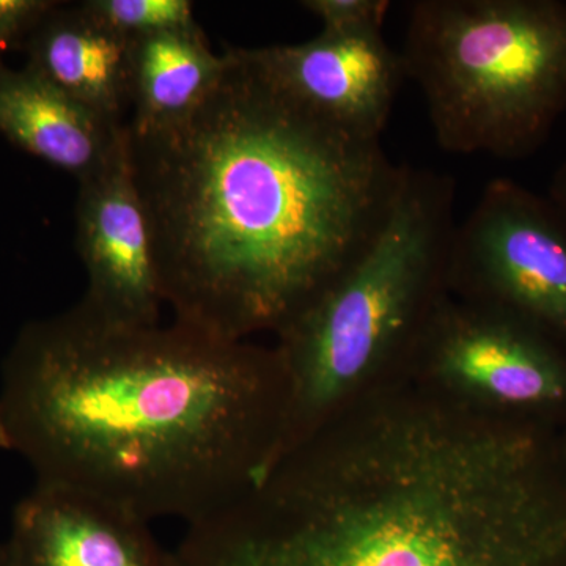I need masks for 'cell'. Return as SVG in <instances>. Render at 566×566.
Listing matches in <instances>:
<instances>
[{"mask_svg":"<svg viewBox=\"0 0 566 566\" xmlns=\"http://www.w3.org/2000/svg\"><path fill=\"white\" fill-rule=\"evenodd\" d=\"M408 370L453 400L520 417L566 405V349L490 305L447 294Z\"/></svg>","mask_w":566,"mask_h":566,"instance_id":"cell-7","label":"cell"},{"mask_svg":"<svg viewBox=\"0 0 566 566\" xmlns=\"http://www.w3.org/2000/svg\"><path fill=\"white\" fill-rule=\"evenodd\" d=\"M400 54L442 150L524 159L566 112L562 0H417Z\"/></svg>","mask_w":566,"mask_h":566,"instance_id":"cell-5","label":"cell"},{"mask_svg":"<svg viewBox=\"0 0 566 566\" xmlns=\"http://www.w3.org/2000/svg\"><path fill=\"white\" fill-rule=\"evenodd\" d=\"M271 84L304 109L356 136L381 139L406 80L382 31L326 32L296 44L244 48Z\"/></svg>","mask_w":566,"mask_h":566,"instance_id":"cell-9","label":"cell"},{"mask_svg":"<svg viewBox=\"0 0 566 566\" xmlns=\"http://www.w3.org/2000/svg\"><path fill=\"white\" fill-rule=\"evenodd\" d=\"M172 556L174 566H566V465L520 417L431 385L368 390L232 504L188 524Z\"/></svg>","mask_w":566,"mask_h":566,"instance_id":"cell-1","label":"cell"},{"mask_svg":"<svg viewBox=\"0 0 566 566\" xmlns=\"http://www.w3.org/2000/svg\"><path fill=\"white\" fill-rule=\"evenodd\" d=\"M0 566H14L6 543H0Z\"/></svg>","mask_w":566,"mask_h":566,"instance_id":"cell-18","label":"cell"},{"mask_svg":"<svg viewBox=\"0 0 566 566\" xmlns=\"http://www.w3.org/2000/svg\"><path fill=\"white\" fill-rule=\"evenodd\" d=\"M182 120L129 128L164 304L177 322L245 340L277 334L365 251L405 166L283 95L244 48Z\"/></svg>","mask_w":566,"mask_h":566,"instance_id":"cell-2","label":"cell"},{"mask_svg":"<svg viewBox=\"0 0 566 566\" xmlns=\"http://www.w3.org/2000/svg\"><path fill=\"white\" fill-rule=\"evenodd\" d=\"M453 212L449 175L405 166L371 243L275 334L285 378L277 457L368 386L408 368L428 319L449 294Z\"/></svg>","mask_w":566,"mask_h":566,"instance_id":"cell-4","label":"cell"},{"mask_svg":"<svg viewBox=\"0 0 566 566\" xmlns=\"http://www.w3.org/2000/svg\"><path fill=\"white\" fill-rule=\"evenodd\" d=\"M82 6L129 40L197 25L189 0H85Z\"/></svg>","mask_w":566,"mask_h":566,"instance_id":"cell-14","label":"cell"},{"mask_svg":"<svg viewBox=\"0 0 566 566\" xmlns=\"http://www.w3.org/2000/svg\"><path fill=\"white\" fill-rule=\"evenodd\" d=\"M301 7L322 22V31H382L389 0H304Z\"/></svg>","mask_w":566,"mask_h":566,"instance_id":"cell-15","label":"cell"},{"mask_svg":"<svg viewBox=\"0 0 566 566\" xmlns=\"http://www.w3.org/2000/svg\"><path fill=\"white\" fill-rule=\"evenodd\" d=\"M25 66L114 125L132 114L133 40L85 9L63 7L44 18L24 46Z\"/></svg>","mask_w":566,"mask_h":566,"instance_id":"cell-11","label":"cell"},{"mask_svg":"<svg viewBox=\"0 0 566 566\" xmlns=\"http://www.w3.org/2000/svg\"><path fill=\"white\" fill-rule=\"evenodd\" d=\"M230 52L214 54L199 24L133 40V132H150L182 120L218 87Z\"/></svg>","mask_w":566,"mask_h":566,"instance_id":"cell-13","label":"cell"},{"mask_svg":"<svg viewBox=\"0 0 566 566\" xmlns=\"http://www.w3.org/2000/svg\"><path fill=\"white\" fill-rule=\"evenodd\" d=\"M547 197L566 214V161L554 172Z\"/></svg>","mask_w":566,"mask_h":566,"instance_id":"cell-17","label":"cell"},{"mask_svg":"<svg viewBox=\"0 0 566 566\" xmlns=\"http://www.w3.org/2000/svg\"><path fill=\"white\" fill-rule=\"evenodd\" d=\"M0 57H2V55H0Z\"/></svg>","mask_w":566,"mask_h":566,"instance_id":"cell-19","label":"cell"},{"mask_svg":"<svg viewBox=\"0 0 566 566\" xmlns=\"http://www.w3.org/2000/svg\"><path fill=\"white\" fill-rule=\"evenodd\" d=\"M274 348L177 322L128 326L80 305L25 324L0 375V450L39 485L151 523L191 524L243 495L281 446Z\"/></svg>","mask_w":566,"mask_h":566,"instance_id":"cell-3","label":"cell"},{"mask_svg":"<svg viewBox=\"0 0 566 566\" xmlns=\"http://www.w3.org/2000/svg\"><path fill=\"white\" fill-rule=\"evenodd\" d=\"M57 3L52 0H0V55L24 48Z\"/></svg>","mask_w":566,"mask_h":566,"instance_id":"cell-16","label":"cell"},{"mask_svg":"<svg viewBox=\"0 0 566 566\" xmlns=\"http://www.w3.org/2000/svg\"><path fill=\"white\" fill-rule=\"evenodd\" d=\"M6 545L14 566H174L144 517L96 495L39 483L14 509Z\"/></svg>","mask_w":566,"mask_h":566,"instance_id":"cell-10","label":"cell"},{"mask_svg":"<svg viewBox=\"0 0 566 566\" xmlns=\"http://www.w3.org/2000/svg\"><path fill=\"white\" fill-rule=\"evenodd\" d=\"M77 182L76 249L87 274L77 305L107 323L159 324L161 282L150 219L134 178L128 126L102 169Z\"/></svg>","mask_w":566,"mask_h":566,"instance_id":"cell-8","label":"cell"},{"mask_svg":"<svg viewBox=\"0 0 566 566\" xmlns=\"http://www.w3.org/2000/svg\"><path fill=\"white\" fill-rule=\"evenodd\" d=\"M449 292L523 319L566 349V214L510 178L488 182L449 255Z\"/></svg>","mask_w":566,"mask_h":566,"instance_id":"cell-6","label":"cell"},{"mask_svg":"<svg viewBox=\"0 0 566 566\" xmlns=\"http://www.w3.org/2000/svg\"><path fill=\"white\" fill-rule=\"evenodd\" d=\"M128 125H114L28 69L0 61V134L77 181L102 169Z\"/></svg>","mask_w":566,"mask_h":566,"instance_id":"cell-12","label":"cell"}]
</instances>
